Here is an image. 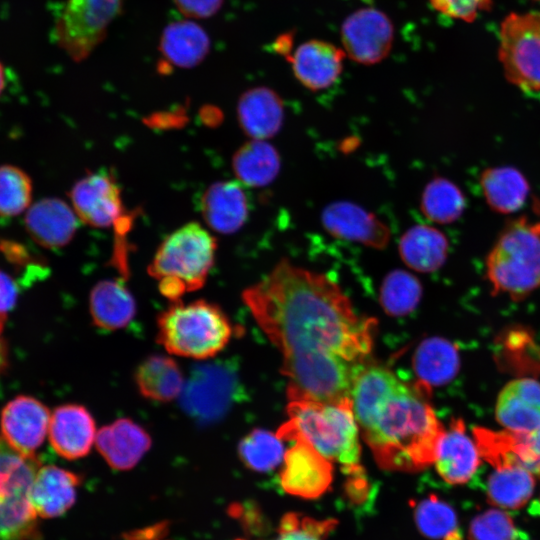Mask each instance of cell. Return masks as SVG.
Listing matches in <instances>:
<instances>
[{
	"label": "cell",
	"mask_w": 540,
	"mask_h": 540,
	"mask_svg": "<svg viewBox=\"0 0 540 540\" xmlns=\"http://www.w3.org/2000/svg\"><path fill=\"white\" fill-rule=\"evenodd\" d=\"M243 300L282 355L289 400L350 398L370 363L376 321L358 315L336 282L283 258Z\"/></svg>",
	"instance_id": "obj_1"
},
{
	"label": "cell",
	"mask_w": 540,
	"mask_h": 540,
	"mask_svg": "<svg viewBox=\"0 0 540 540\" xmlns=\"http://www.w3.org/2000/svg\"><path fill=\"white\" fill-rule=\"evenodd\" d=\"M431 388L407 382L368 363L350 393L360 434L384 470L418 472L434 464L445 427L431 403Z\"/></svg>",
	"instance_id": "obj_2"
},
{
	"label": "cell",
	"mask_w": 540,
	"mask_h": 540,
	"mask_svg": "<svg viewBox=\"0 0 540 540\" xmlns=\"http://www.w3.org/2000/svg\"><path fill=\"white\" fill-rule=\"evenodd\" d=\"M289 419L276 434L282 439L299 435L351 477L364 475L360 465L359 427L351 398L335 402L289 400Z\"/></svg>",
	"instance_id": "obj_3"
},
{
	"label": "cell",
	"mask_w": 540,
	"mask_h": 540,
	"mask_svg": "<svg viewBox=\"0 0 540 540\" xmlns=\"http://www.w3.org/2000/svg\"><path fill=\"white\" fill-rule=\"evenodd\" d=\"M535 218L509 221L486 258V277L494 294L521 300L540 287V201Z\"/></svg>",
	"instance_id": "obj_4"
},
{
	"label": "cell",
	"mask_w": 540,
	"mask_h": 540,
	"mask_svg": "<svg viewBox=\"0 0 540 540\" xmlns=\"http://www.w3.org/2000/svg\"><path fill=\"white\" fill-rule=\"evenodd\" d=\"M157 341L171 354L208 359L222 351L233 334L224 311L206 300L173 302L157 318Z\"/></svg>",
	"instance_id": "obj_5"
},
{
	"label": "cell",
	"mask_w": 540,
	"mask_h": 540,
	"mask_svg": "<svg viewBox=\"0 0 540 540\" xmlns=\"http://www.w3.org/2000/svg\"><path fill=\"white\" fill-rule=\"evenodd\" d=\"M217 243L203 226L192 222L168 235L159 246L148 273L172 302L201 288L214 264Z\"/></svg>",
	"instance_id": "obj_6"
},
{
	"label": "cell",
	"mask_w": 540,
	"mask_h": 540,
	"mask_svg": "<svg viewBox=\"0 0 540 540\" xmlns=\"http://www.w3.org/2000/svg\"><path fill=\"white\" fill-rule=\"evenodd\" d=\"M36 456L15 451L0 436V540H39L30 489L40 468Z\"/></svg>",
	"instance_id": "obj_7"
},
{
	"label": "cell",
	"mask_w": 540,
	"mask_h": 540,
	"mask_svg": "<svg viewBox=\"0 0 540 540\" xmlns=\"http://www.w3.org/2000/svg\"><path fill=\"white\" fill-rule=\"evenodd\" d=\"M499 41V59L508 81L540 98V12L506 16Z\"/></svg>",
	"instance_id": "obj_8"
},
{
	"label": "cell",
	"mask_w": 540,
	"mask_h": 540,
	"mask_svg": "<svg viewBox=\"0 0 540 540\" xmlns=\"http://www.w3.org/2000/svg\"><path fill=\"white\" fill-rule=\"evenodd\" d=\"M122 3L123 0H67L56 23L60 47L75 61L88 57L104 39Z\"/></svg>",
	"instance_id": "obj_9"
},
{
	"label": "cell",
	"mask_w": 540,
	"mask_h": 540,
	"mask_svg": "<svg viewBox=\"0 0 540 540\" xmlns=\"http://www.w3.org/2000/svg\"><path fill=\"white\" fill-rule=\"evenodd\" d=\"M70 199L78 218L97 227H114L124 250V235L132 224V214L125 210L121 189L113 174L101 170L80 179L70 191Z\"/></svg>",
	"instance_id": "obj_10"
},
{
	"label": "cell",
	"mask_w": 540,
	"mask_h": 540,
	"mask_svg": "<svg viewBox=\"0 0 540 540\" xmlns=\"http://www.w3.org/2000/svg\"><path fill=\"white\" fill-rule=\"evenodd\" d=\"M286 440L293 444L286 450L280 472L283 490L303 499L325 494L333 481V462L320 454L306 439L294 435Z\"/></svg>",
	"instance_id": "obj_11"
},
{
	"label": "cell",
	"mask_w": 540,
	"mask_h": 540,
	"mask_svg": "<svg viewBox=\"0 0 540 540\" xmlns=\"http://www.w3.org/2000/svg\"><path fill=\"white\" fill-rule=\"evenodd\" d=\"M394 29L390 19L375 8H363L349 15L341 26L344 52L365 65L382 61L390 52Z\"/></svg>",
	"instance_id": "obj_12"
},
{
	"label": "cell",
	"mask_w": 540,
	"mask_h": 540,
	"mask_svg": "<svg viewBox=\"0 0 540 540\" xmlns=\"http://www.w3.org/2000/svg\"><path fill=\"white\" fill-rule=\"evenodd\" d=\"M51 414L39 400L18 396L1 412V436L23 456H35V451L48 436Z\"/></svg>",
	"instance_id": "obj_13"
},
{
	"label": "cell",
	"mask_w": 540,
	"mask_h": 540,
	"mask_svg": "<svg viewBox=\"0 0 540 540\" xmlns=\"http://www.w3.org/2000/svg\"><path fill=\"white\" fill-rule=\"evenodd\" d=\"M321 222L334 238L374 249L385 248L391 238L390 228L382 220L350 201L327 205L322 211Z\"/></svg>",
	"instance_id": "obj_14"
},
{
	"label": "cell",
	"mask_w": 540,
	"mask_h": 540,
	"mask_svg": "<svg viewBox=\"0 0 540 540\" xmlns=\"http://www.w3.org/2000/svg\"><path fill=\"white\" fill-rule=\"evenodd\" d=\"M480 453L474 438L462 419H453L439 439L434 465L440 477L449 484L468 482L480 465Z\"/></svg>",
	"instance_id": "obj_15"
},
{
	"label": "cell",
	"mask_w": 540,
	"mask_h": 540,
	"mask_svg": "<svg viewBox=\"0 0 540 540\" xmlns=\"http://www.w3.org/2000/svg\"><path fill=\"white\" fill-rule=\"evenodd\" d=\"M96 434L92 415L81 405H62L51 414L48 438L55 452L65 459L86 456L95 443Z\"/></svg>",
	"instance_id": "obj_16"
},
{
	"label": "cell",
	"mask_w": 540,
	"mask_h": 540,
	"mask_svg": "<svg viewBox=\"0 0 540 540\" xmlns=\"http://www.w3.org/2000/svg\"><path fill=\"white\" fill-rule=\"evenodd\" d=\"M496 420L508 431L529 434L540 428V382L519 378L500 391L495 405Z\"/></svg>",
	"instance_id": "obj_17"
},
{
	"label": "cell",
	"mask_w": 540,
	"mask_h": 540,
	"mask_svg": "<svg viewBox=\"0 0 540 540\" xmlns=\"http://www.w3.org/2000/svg\"><path fill=\"white\" fill-rule=\"evenodd\" d=\"M345 56L344 50L329 42L310 40L301 44L286 59L303 86L319 91L336 82L342 72Z\"/></svg>",
	"instance_id": "obj_18"
},
{
	"label": "cell",
	"mask_w": 540,
	"mask_h": 540,
	"mask_svg": "<svg viewBox=\"0 0 540 540\" xmlns=\"http://www.w3.org/2000/svg\"><path fill=\"white\" fill-rule=\"evenodd\" d=\"M78 216L63 200L45 198L29 207L25 226L32 239L47 249H60L74 237Z\"/></svg>",
	"instance_id": "obj_19"
},
{
	"label": "cell",
	"mask_w": 540,
	"mask_h": 540,
	"mask_svg": "<svg viewBox=\"0 0 540 540\" xmlns=\"http://www.w3.org/2000/svg\"><path fill=\"white\" fill-rule=\"evenodd\" d=\"M95 445L110 467L133 468L151 446L147 431L134 421L121 418L103 426L96 434Z\"/></svg>",
	"instance_id": "obj_20"
},
{
	"label": "cell",
	"mask_w": 540,
	"mask_h": 540,
	"mask_svg": "<svg viewBox=\"0 0 540 540\" xmlns=\"http://www.w3.org/2000/svg\"><path fill=\"white\" fill-rule=\"evenodd\" d=\"M81 477L55 465L40 466L30 489L31 504L40 518L63 515L76 500Z\"/></svg>",
	"instance_id": "obj_21"
},
{
	"label": "cell",
	"mask_w": 540,
	"mask_h": 540,
	"mask_svg": "<svg viewBox=\"0 0 540 540\" xmlns=\"http://www.w3.org/2000/svg\"><path fill=\"white\" fill-rule=\"evenodd\" d=\"M207 225L214 231L230 234L238 231L248 217V201L238 181H220L210 185L200 199Z\"/></svg>",
	"instance_id": "obj_22"
},
{
	"label": "cell",
	"mask_w": 540,
	"mask_h": 540,
	"mask_svg": "<svg viewBox=\"0 0 540 540\" xmlns=\"http://www.w3.org/2000/svg\"><path fill=\"white\" fill-rule=\"evenodd\" d=\"M237 118L240 127L251 139L267 140L275 136L282 127L283 101L270 88L248 89L238 100Z\"/></svg>",
	"instance_id": "obj_23"
},
{
	"label": "cell",
	"mask_w": 540,
	"mask_h": 540,
	"mask_svg": "<svg viewBox=\"0 0 540 540\" xmlns=\"http://www.w3.org/2000/svg\"><path fill=\"white\" fill-rule=\"evenodd\" d=\"M159 50L165 65L191 68L207 56L210 39L205 30L195 22L180 20L164 28Z\"/></svg>",
	"instance_id": "obj_24"
},
{
	"label": "cell",
	"mask_w": 540,
	"mask_h": 540,
	"mask_svg": "<svg viewBox=\"0 0 540 540\" xmlns=\"http://www.w3.org/2000/svg\"><path fill=\"white\" fill-rule=\"evenodd\" d=\"M93 323L113 331L126 327L134 318L136 303L124 280H103L92 289L89 299Z\"/></svg>",
	"instance_id": "obj_25"
},
{
	"label": "cell",
	"mask_w": 540,
	"mask_h": 540,
	"mask_svg": "<svg viewBox=\"0 0 540 540\" xmlns=\"http://www.w3.org/2000/svg\"><path fill=\"white\" fill-rule=\"evenodd\" d=\"M446 236L437 228L418 224L410 227L400 238L399 255L412 270L431 273L438 270L448 255Z\"/></svg>",
	"instance_id": "obj_26"
},
{
	"label": "cell",
	"mask_w": 540,
	"mask_h": 540,
	"mask_svg": "<svg viewBox=\"0 0 540 540\" xmlns=\"http://www.w3.org/2000/svg\"><path fill=\"white\" fill-rule=\"evenodd\" d=\"M413 369L430 388L448 384L460 369L458 348L441 337L425 339L415 351Z\"/></svg>",
	"instance_id": "obj_27"
},
{
	"label": "cell",
	"mask_w": 540,
	"mask_h": 540,
	"mask_svg": "<svg viewBox=\"0 0 540 540\" xmlns=\"http://www.w3.org/2000/svg\"><path fill=\"white\" fill-rule=\"evenodd\" d=\"M232 167L237 181L248 187H264L277 177L281 159L267 140L251 139L234 154Z\"/></svg>",
	"instance_id": "obj_28"
},
{
	"label": "cell",
	"mask_w": 540,
	"mask_h": 540,
	"mask_svg": "<svg viewBox=\"0 0 540 540\" xmlns=\"http://www.w3.org/2000/svg\"><path fill=\"white\" fill-rule=\"evenodd\" d=\"M140 394L153 401L169 402L183 390L184 378L178 364L170 357L152 355L143 360L134 374Z\"/></svg>",
	"instance_id": "obj_29"
},
{
	"label": "cell",
	"mask_w": 540,
	"mask_h": 540,
	"mask_svg": "<svg viewBox=\"0 0 540 540\" xmlns=\"http://www.w3.org/2000/svg\"><path fill=\"white\" fill-rule=\"evenodd\" d=\"M480 187L488 205L502 214H511L519 210L530 191L524 175L508 166L484 170L480 176Z\"/></svg>",
	"instance_id": "obj_30"
},
{
	"label": "cell",
	"mask_w": 540,
	"mask_h": 540,
	"mask_svg": "<svg viewBox=\"0 0 540 540\" xmlns=\"http://www.w3.org/2000/svg\"><path fill=\"white\" fill-rule=\"evenodd\" d=\"M535 487V474L522 465L494 468L486 485L490 503L500 509H518L528 502Z\"/></svg>",
	"instance_id": "obj_31"
},
{
	"label": "cell",
	"mask_w": 540,
	"mask_h": 540,
	"mask_svg": "<svg viewBox=\"0 0 540 540\" xmlns=\"http://www.w3.org/2000/svg\"><path fill=\"white\" fill-rule=\"evenodd\" d=\"M466 207V199L460 188L444 177H435L425 186L420 200L423 215L431 222L450 224L455 222Z\"/></svg>",
	"instance_id": "obj_32"
},
{
	"label": "cell",
	"mask_w": 540,
	"mask_h": 540,
	"mask_svg": "<svg viewBox=\"0 0 540 540\" xmlns=\"http://www.w3.org/2000/svg\"><path fill=\"white\" fill-rule=\"evenodd\" d=\"M283 440L264 429H254L239 442L238 455L243 464L254 472H269L283 462Z\"/></svg>",
	"instance_id": "obj_33"
},
{
	"label": "cell",
	"mask_w": 540,
	"mask_h": 540,
	"mask_svg": "<svg viewBox=\"0 0 540 540\" xmlns=\"http://www.w3.org/2000/svg\"><path fill=\"white\" fill-rule=\"evenodd\" d=\"M413 517L420 533L434 540H459L454 509L436 495L413 504Z\"/></svg>",
	"instance_id": "obj_34"
},
{
	"label": "cell",
	"mask_w": 540,
	"mask_h": 540,
	"mask_svg": "<svg viewBox=\"0 0 540 540\" xmlns=\"http://www.w3.org/2000/svg\"><path fill=\"white\" fill-rule=\"evenodd\" d=\"M422 286L418 278L402 269L389 272L380 287V304L386 313L403 316L419 304Z\"/></svg>",
	"instance_id": "obj_35"
},
{
	"label": "cell",
	"mask_w": 540,
	"mask_h": 540,
	"mask_svg": "<svg viewBox=\"0 0 540 540\" xmlns=\"http://www.w3.org/2000/svg\"><path fill=\"white\" fill-rule=\"evenodd\" d=\"M32 182L20 168L0 166V216L14 217L30 207Z\"/></svg>",
	"instance_id": "obj_36"
},
{
	"label": "cell",
	"mask_w": 540,
	"mask_h": 540,
	"mask_svg": "<svg viewBox=\"0 0 540 540\" xmlns=\"http://www.w3.org/2000/svg\"><path fill=\"white\" fill-rule=\"evenodd\" d=\"M337 523L335 519H314L288 512L280 520L273 540H325Z\"/></svg>",
	"instance_id": "obj_37"
},
{
	"label": "cell",
	"mask_w": 540,
	"mask_h": 540,
	"mask_svg": "<svg viewBox=\"0 0 540 540\" xmlns=\"http://www.w3.org/2000/svg\"><path fill=\"white\" fill-rule=\"evenodd\" d=\"M516 534L513 520L500 508L478 514L468 532L470 540H515Z\"/></svg>",
	"instance_id": "obj_38"
},
{
	"label": "cell",
	"mask_w": 540,
	"mask_h": 540,
	"mask_svg": "<svg viewBox=\"0 0 540 540\" xmlns=\"http://www.w3.org/2000/svg\"><path fill=\"white\" fill-rule=\"evenodd\" d=\"M434 9L440 13L472 22L480 11L491 7V0H430Z\"/></svg>",
	"instance_id": "obj_39"
},
{
	"label": "cell",
	"mask_w": 540,
	"mask_h": 540,
	"mask_svg": "<svg viewBox=\"0 0 540 540\" xmlns=\"http://www.w3.org/2000/svg\"><path fill=\"white\" fill-rule=\"evenodd\" d=\"M173 2L185 17L203 19L216 14L224 0H173Z\"/></svg>",
	"instance_id": "obj_40"
},
{
	"label": "cell",
	"mask_w": 540,
	"mask_h": 540,
	"mask_svg": "<svg viewBox=\"0 0 540 540\" xmlns=\"http://www.w3.org/2000/svg\"><path fill=\"white\" fill-rule=\"evenodd\" d=\"M18 296V287L14 280L0 270V333L7 314L14 307Z\"/></svg>",
	"instance_id": "obj_41"
},
{
	"label": "cell",
	"mask_w": 540,
	"mask_h": 540,
	"mask_svg": "<svg viewBox=\"0 0 540 540\" xmlns=\"http://www.w3.org/2000/svg\"><path fill=\"white\" fill-rule=\"evenodd\" d=\"M527 466L531 472L540 476V428L524 434Z\"/></svg>",
	"instance_id": "obj_42"
},
{
	"label": "cell",
	"mask_w": 540,
	"mask_h": 540,
	"mask_svg": "<svg viewBox=\"0 0 540 540\" xmlns=\"http://www.w3.org/2000/svg\"><path fill=\"white\" fill-rule=\"evenodd\" d=\"M291 47L292 35L289 33L279 36L273 44L274 50L286 58L291 55Z\"/></svg>",
	"instance_id": "obj_43"
},
{
	"label": "cell",
	"mask_w": 540,
	"mask_h": 540,
	"mask_svg": "<svg viewBox=\"0 0 540 540\" xmlns=\"http://www.w3.org/2000/svg\"><path fill=\"white\" fill-rule=\"evenodd\" d=\"M5 87V72L2 63L0 62V96Z\"/></svg>",
	"instance_id": "obj_44"
},
{
	"label": "cell",
	"mask_w": 540,
	"mask_h": 540,
	"mask_svg": "<svg viewBox=\"0 0 540 540\" xmlns=\"http://www.w3.org/2000/svg\"><path fill=\"white\" fill-rule=\"evenodd\" d=\"M4 349H3V345L1 344V341H0V369L3 367L4 365Z\"/></svg>",
	"instance_id": "obj_45"
}]
</instances>
